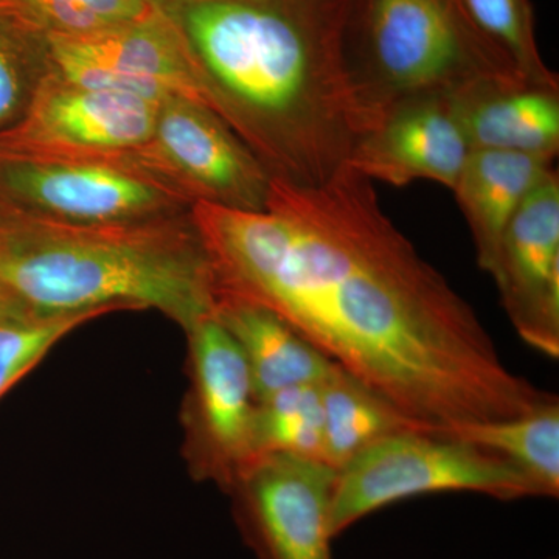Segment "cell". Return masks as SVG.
Returning <instances> with one entry per match:
<instances>
[{
  "label": "cell",
  "mask_w": 559,
  "mask_h": 559,
  "mask_svg": "<svg viewBox=\"0 0 559 559\" xmlns=\"http://www.w3.org/2000/svg\"><path fill=\"white\" fill-rule=\"evenodd\" d=\"M190 218L218 299L274 311L423 430L513 418L557 399L503 364L468 301L352 168L318 187L272 178L257 212L194 201Z\"/></svg>",
  "instance_id": "cell-1"
},
{
  "label": "cell",
  "mask_w": 559,
  "mask_h": 559,
  "mask_svg": "<svg viewBox=\"0 0 559 559\" xmlns=\"http://www.w3.org/2000/svg\"><path fill=\"white\" fill-rule=\"evenodd\" d=\"M186 36L213 109L271 178L318 187L371 123L344 51L347 0H156Z\"/></svg>",
  "instance_id": "cell-2"
},
{
  "label": "cell",
  "mask_w": 559,
  "mask_h": 559,
  "mask_svg": "<svg viewBox=\"0 0 559 559\" xmlns=\"http://www.w3.org/2000/svg\"><path fill=\"white\" fill-rule=\"evenodd\" d=\"M0 288L38 314L157 310L186 333L218 305L190 216L70 223L0 204Z\"/></svg>",
  "instance_id": "cell-3"
},
{
  "label": "cell",
  "mask_w": 559,
  "mask_h": 559,
  "mask_svg": "<svg viewBox=\"0 0 559 559\" xmlns=\"http://www.w3.org/2000/svg\"><path fill=\"white\" fill-rule=\"evenodd\" d=\"M344 51L371 130L404 98L524 80L460 0H347Z\"/></svg>",
  "instance_id": "cell-4"
},
{
  "label": "cell",
  "mask_w": 559,
  "mask_h": 559,
  "mask_svg": "<svg viewBox=\"0 0 559 559\" xmlns=\"http://www.w3.org/2000/svg\"><path fill=\"white\" fill-rule=\"evenodd\" d=\"M436 492L539 498L520 471L492 452L443 433L406 429L371 444L337 471L331 532L337 538L385 507Z\"/></svg>",
  "instance_id": "cell-5"
},
{
  "label": "cell",
  "mask_w": 559,
  "mask_h": 559,
  "mask_svg": "<svg viewBox=\"0 0 559 559\" xmlns=\"http://www.w3.org/2000/svg\"><path fill=\"white\" fill-rule=\"evenodd\" d=\"M160 103L40 76L21 119L0 130V157L103 160L142 167Z\"/></svg>",
  "instance_id": "cell-6"
},
{
  "label": "cell",
  "mask_w": 559,
  "mask_h": 559,
  "mask_svg": "<svg viewBox=\"0 0 559 559\" xmlns=\"http://www.w3.org/2000/svg\"><path fill=\"white\" fill-rule=\"evenodd\" d=\"M189 390L180 421L183 459L191 476L224 492L260 457L257 401L248 364L219 320L187 331Z\"/></svg>",
  "instance_id": "cell-7"
},
{
  "label": "cell",
  "mask_w": 559,
  "mask_h": 559,
  "mask_svg": "<svg viewBox=\"0 0 559 559\" xmlns=\"http://www.w3.org/2000/svg\"><path fill=\"white\" fill-rule=\"evenodd\" d=\"M183 202H191L183 191L138 165L0 157V204L33 215L121 223L170 215Z\"/></svg>",
  "instance_id": "cell-8"
},
{
  "label": "cell",
  "mask_w": 559,
  "mask_h": 559,
  "mask_svg": "<svg viewBox=\"0 0 559 559\" xmlns=\"http://www.w3.org/2000/svg\"><path fill=\"white\" fill-rule=\"evenodd\" d=\"M337 471L289 454L250 463L227 495L242 539L259 559H334L331 499Z\"/></svg>",
  "instance_id": "cell-9"
},
{
  "label": "cell",
  "mask_w": 559,
  "mask_h": 559,
  "mask_svg": "<svg viewBox=\"0 0 559 559\" xmlns=\"http://www.w3.org/2000/svg\"><path fill=\"white\" fill-rule=\"evenodd\" d=\"M145 156L151 168L182 190L191 202L207 201L252 212L266 209L270 173L204 106L182 98L162 103Z\"/></svg>",
  "instance_id": "cell-10"
},
{
  "label": "cell",
  "mask_w": 559,
  "mask_h": 559,
  "mask_svg": "<svg viewBox=\"0 0 559 559\" xmlns=\"http://www.w3.org/2000/svg\"><path fill=\"white\" fill-rule=\"evenodd\" d=\"M511 325L530 347L559 358V175L540 180L510 221L491 271Z\"/></svg>",
  "instance_id": "cell-11"
},
{
  "label": "cell",
  "mask_w": 559,
  "mask_h": 559,
  "mask_svg": "<svg viewBox=\"0 0 559 559\" xmlns=\"http://www.w3.org/2000/svg\"><path fill=\"white\" fill-rule=\"evenodd\" d=\"M36 50L46 61L83 62L134 81L153 102L182 98L215 114L186 36L159 3L145 20L87 35L55 36Z\"/></svg>",
  "instance_id": "cell-12"
},
{
  "label": "cell",
  "mask_w": 559,
  "mask_h": 559,
  "mask_svg": "<svg viewBox=\"0 0 559 559\" xmlns=\"http://www.w3.org/2000/svg\"><path fill=\"white\" fill-rule=\"evenodd\" d=\"M471 151L450 94H423L385 109L360 138L348 167L393 187L433 180L452 190Z\"/></svg>",
  "instance_id": "cell-13"
},
{
  "label": "cell",
  "mask_w": 559,
  "mask_h": 559,
  "mask_svg": "<svg viewBox=\"0 0 559 559\" xmlns=\"http://www.w3.org/2000/svg\"><path fill=\"white\" fill-rule=\"evenodd\" d=\"M471 150L557 159L559 87L524 80H484L450 94Z\"/></svg>",
  "instance_id": "cell-14"
},
{
  "label": "cell",
  "mask_w": 559,
  "mask_h": 559,
  "mask_svg": "<svg viewBox=\"0 0 559 559\" xmlns=\"http://www.w3.org/2000/svg\"><path fill=\"white\" fill-rule=\"evenodd\" d=\"M555 160L510 151H471L452 191L468 223L481 271L491 274L510 221L530 191L555 170Z\"/></svg>",
  "instance_id": "cell-15"
},
{
  "label": "cell",
  "mask_w": 559,
  "mask_h": 559,
  "mask_svg": "<svg viewBox=\"0 0 559 559\" xmlns=\"http://www.w3.org/2000/svg\"><path fill=\"white\" fill-rule=\"evenodd\" d=\"M215 318L241 349L257 401L278 390L322 384L337 367L286 320L261 305L221 296Z\"/></svg>",
  "instance_id": "cell-16"
},
{
  "label": "cell",
  "mask_w": 559,
  "mask_h": 559,
  "mask_svg": "<svg viewBox=\"0 0 559 559\" xmlns=\"http://www.w3.org/2000/svg\"><path fill=\"white\" fill-rule=\"evenodd\" d=\"M319 388L323 460L333 469L344 468L360 452L392 433L421 429L340 366Z\"/></svg>",
  "instance_id": "cell-17"
},
{
  "label": "cell",
  "mask_w": 559,
  "mask_h": 559,
  "mask_svg": "<svg viewBox=\"0 0 559 559\" xmlns=\"http://www.w3.org/2000/svg\"><path fill=\"white\" fill-rule=\"evenodd\" d=\"M443 436L468 441L492 452L520 471L539 498L559 496V400L524 415L496 421L455 426Z\"/></svg>",
  "instance_id": "cell-18"
},
{
  "label": "cell",
  "mask_w": 559,
  "mask_h": 559,
  "mask_svg": "<svg viewBox=\"0 0 559 559\" xmlns=\"http://www.w3.org/2000/svg\"><path fill=\"white\" fill-rule=\"evenodd\" d=\"M156 0H0V31L27 51L55 36H79L151 16Z\"/></svg>",
  "instance_id": "cell-19"
},
{
  "label": "cell",
  "mask_w": 559,
  "mask_h": 559,
  "mask_svg": "<svg viewBox=\"0 0 559 559\" xmlns=\"http://www.w3.org/2000/svg\"><path fill=\"white\" fill-rule=\"evenodd\" d=\"M319 385H296L278 390L267 399L259 401V455L289 454L325 463L323 411Z\"/></svg>",
  "instance_id": "cell-20"
},
{
  "label": "cell",
  "mask_w": 559,
  "mask_h": 559,
  "mask_svg": "<svg viewBox=\"0 0 559 559\" xmlns=\"http://www.w3.org/2000/svg\"><path fill=\"white\" fill-rule=\"evenodd\" d=\"M109 310L38 314L21 311L0 319V400L43 362L58 342Z\"/></svg>",
  "instance_id": "cell-21"
},
{
  "label": "cell",
  "mask_w": 559,
  "mask_h": 559,
  "mask_svg": "<svg viewBox=\"0 0 559 559\" xmlns=\"http://www.w3.org/2000/svg\"><path fill=\"white\" fill-rule=\"evenodd\" d=\"M471 21L528 83L559 87L558 75L540 57L530 0H460Z\"/></svg>",
  "instance_id": "cell-22"
},
{
  "label": "cell",
  "mask_w": 559,
  "mask_h": 559,
  "mask_svg": "<svg viewBox=\"0 0 559 559\" xmlns=\"http://www.w3.org/2000/svg\"><path fill=\"white\" fill-rule=\"evenodd\" d=\"M28 51L0 31V130L21 119L31 95L25 81Z\"/></svg>",
  "instance_id": "cell-23"
},
{
  "label": "cell",
  "mask_w": 559,
  "mask_h": 559,
  "mask_svg": "<svg viewBox=\"0 0 559 559\" xmlns=\"http://www.w3.org/2000/svg\"><path fill=\"white\" fill-rule=\"evenodd\" d=\"M27 311L22 308L16 300L11 299L9 294L0 288V319L7 318V316L16 314V312Z\"/></svg>",
  "instance_id": "cell-24"
}]
</instances>
